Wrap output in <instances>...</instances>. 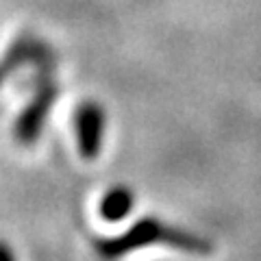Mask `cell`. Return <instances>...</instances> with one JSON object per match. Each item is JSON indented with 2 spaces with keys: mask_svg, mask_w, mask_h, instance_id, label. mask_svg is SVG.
Segmentation results:
<instances>
[{
  "mask_svg": "<svg viewBox=\"0 0 261 261\" xmlns=\"http://www.w3.org/2000/svg\"><path fill=\"white\" fill-rule=\"evenodd\" d=\"M148 246H168L172 250L187 252V255H198V257L214 255L216 250L211 240L202 238V235L194 231H185V228L176 224H168L152 216L137 220L122 235L98 238L94 242V250L100 261H120L122 257L130 255V252L148 248Z\"/></svg>",
  "mask_w": 261,
  "mask_h": 261,
  "instance_id": "1",
  "label": "cell"
},
{
  "mask_svg": "<svg viewBox=\"0 0 261 261\" xmlns=\"http://www.w3.org/2000/svg\"><path fill=\"white\" fill-rule=\"evenodd\" d=\"M57 98H59V87H57L55 79L42 74L35 83V92H33L31 100L20 111V116L15 118V124H13V137L20 146L37 144Z\"/></svg>",
  "mask_w": 261,
  "mask_h": 261,
  "instance_id": "2",
  "label": "cell"
},
{
  "mask_svg": "<svg viewBox=\"0 0 261 261\" xmlns=\"http://www.w3.org/2000/svg\"><path fill=\"white\" fill-rule=\"evenodd\" d=\"M74 133L79 152L85 161H94L102 150L107 133V111L98 100H83L74 111Z\"/></svg>",
  "mask_w": 261,
  "mask_h": 261,
  "instance_id": "3",
  "label": "cell"
},
{
  "mask_svg": "<svg viewBox=\"0 0 261 261\" xmlns=\"http://www.w3.org/2000/svg\"><path fill=\"white\" fill-rule=\"evenodd\" d=\"M50 61H53V53L42 39H37L33 35L15 37L11 46L5 50L3 59H0V87L27 63H35L46 70L50 65Z\"/></svg>",
  "mask_w": 261,
  "mask_h": 261,
  "instance_id": "4",
  "label": "cell"
},
{
  "mask_svg": "<svg viewBox=\"0 0 261 261\" xmlns=\"http://www.w3.org/2000/svg\"><path fill=\"white\" fill-rule=\"evenodd\" d=\"M135 205V194L128 185H111L107 192L102 194L100 202H98V214L107 222H120L124 220L130 209Z\"/></svg>",
  "mask_w": 261,
  "mask_h": 261,
  "instance_id": "5",
  "label": "cell"
},
{
  "mask_svg": "<svg viewBox=\"0 0 261 261\" xmlns=\"http://www.w3.org/2000/svg\"><path fill=\"white\" fill-rule=\"evenodd\" d=\"M0 261H18L15 259V252L11 250V246L3 240H0Z\"/></svg>",
  "mask_w": 261,
  "mask_h": 261,
  "instance_id": "6",
  "label": "cell"
}]
</instances>
